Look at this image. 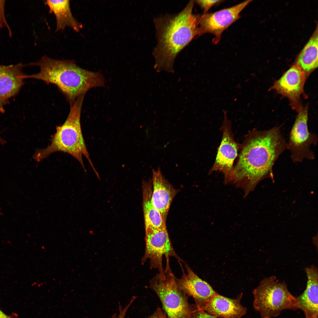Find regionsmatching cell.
Here are the masks:
<instances>
[{"instance_id": "83f0119b", "label": "cell", "mask_w": 318, "mask_h": 318, "mask_svg": "<svg viewBox=\"0 0 318 318\" xmlns=\"http://www.w3.org/2000/svg\"><path fill=\"white\" fill-rule=\"evenodd\" d=\"M1 209H0V214H1Z\"/></svg>"}, {"instance_id": "52a82bcc", "label": "cell", "mask_w": 318, "mask_h": 318, "mask_svg": "<svg viewBox=\"0 0 318 318\" xmlns=\"http://www.w3.org/2000/svg\"><path fill=\"white\" fill-rule=\"evenodd\" d=\"M308 106L302 107L298 113L289 135L286 149L291 153V158L294 163H301L304 160H313L315 155L310 149L312 145H316L317 135L309 131L308 125Z\"/></svg>"}, {"instance_id": "3957f363", "label": "cell", "mask_w": 318, "mask_h": 318, "mask_svg": "<svg viewBox=\"0 0 318 318\" xmlns=\"http://www.w3.org/2000/svg\"><path fill=\"white\" fill-rule=\"evenodd\" d=\"M38 67L39 71L24 78L42 80L56 85L69 102L72 104L79 97L85 95L91 88L105 85L103 75L83 69L72 60H60L44 55L39 60L27 65Z\"/></svg>"}, {"instance_id": "e0dca14e", "label": "cell", "mask_w": 318, "mask_h": 318, "mask_svg": "<svg viewBox=\"0 0 318 318\" xmlns=\"http://www.w3.org/2000/svg\"><path fill=\"white\" fill-rule=\"evenodd\" d=\"M45 3L48 7L49 12L55 16L56 31L63 30L68 27L78 32L82 28V24L75 19L72 13L69 0H48Z\"/></svg>"}, {"instance_id": "8992f818", "label": "cell", "mask_w": 318, "mask_h": 318, "mask_svg": "<svg viewBox=\"0 0 318 318\" xmlns=\"http://www.w3.org/2000/svg\"><path fill=\"white\" fill-rule=\"evenodd\" d=\"M176 277L167 262L166 269L150 282V286L159 298L168 318H192L193 304L179 288Z\"/></svg>"}, {"instance_id": "ac0fdd59", "label": "cell", "mask_w": 318, "mask_h": 318, "mask_svg": "<svg viewBox=\"0 0 318 318\" xmlns=\"http://www.w3.org/2000/svg\"><path fill=\"white\" fill-rule=\"evenodd\" d=\"M142 186L145 227L158 228L166 225L165 222L163 220L160 213L153 203L151 181L143 180Z\"/></svg>"}, {"instance_id": "ba28073f", "label": "cell", "mask_w": 318, "mask_h": 318, "mask_svg": "<svg viewBox=\"0 0 318 318\" xmlns=\"http://www.w3.org/2000/svg\"><path fill=\"white\" fill-rule=\"evenodd\" d=\"M223 120L220 128L222 132L221 142L214 163L209 173L219 171L224 175V182L231 183L233 179L234 161L238 155L240 145L235 140L232 131V125L227 117V111L223 110Z\"/></svg>"}, {"instance_id": "8fae6325", "label": "cell", "mask_w": 318, "mask_h": 318, "mask_svg": "<svg viewBox=\"0 0 318 318\" xmlns=\"http://www.w3.org/2000/svg\"><path fill=\"white\" fill-rule=\"evenodd\" d=\"M307 76L297 64L286 72L271 87L278 93L287 98L292 108L298 112L302 108L300 96Z\"/></svg>"}, {"instance_id": "9c48e42d", "label": "cell", "mask_w": 318, "mask_h": 318, "mask_svg": "<svg viewBox=\"0 0 318 318\" xmlns=\"http://www.w3.org/2000/svg\"><path fill=\"white\" fill-rule=\"evenodd\" d=\"M145 228L146 246L142 262L149 259L151 269H157L161 272L164 271L162 265L163 256L166 260L173 256L180 260L173 249L166 225L158 228L149 226Z\"/></svg>"}, {"instance_id": "cb8c5ba5", "label": "cell", "mask_w": 318, "mask_h": 318, "mask_svg": "<svg viewBox=\"0 0 318 318\" xmlns=\"http://www.w3.org/2000/svg\"><path fill=\"white\" fill-rule=\"evenodd\" d=\"M146 318H167L166 315L160 308H158L151 316Z\"/></svg>"}, {"instance_id": "4316f807", "label": "cell", "mask_w": 318, "mask_h": 318, "mask_svg": "<svg viewBox=\"0 0 318 318\" xmlns=\"http://www.w3.org/2000/svg\"><path fill=\"white\" fill-rule=\"evenodd\" d=\"M0 135L1 133L0 132V143L2 144H4L6 143V142L1 137Z\"/></svg>"}, {"instance_id": "9a60e30c", "label": "cell", "mask_w": 318, "mask_h": 318, "mask_svg": "<svg viewBox=\"0 0 318 318\" xmlns=\"http://www.w3.org/2000/svg\"><path fill=\"white\" fill-rule=\"evenodd\" d=\"M305 271L307 279L306 288L296 297L305 318H318V269L313 265L306 268Z\"/></svg>"}, {"instance_id": "44dd1931", "label": "cell", "mask_w": 318, "mask_h": 318, "mask_svg": "<svg viewBox=\"0 0 318 318\" xmlns=\"http://www.w3.org/2000/svg\"><path fill=\"white\" fill-rule=\"evenodd\" d=\"M5 1L0 0V27H6L9 31V35L12 37V32L8 25L5 17Z\"/></svg>"}, {"instance_id": "d6986e66", "label": "cell", "mask_w": 318, "mask_h": 318, "mask_svg": "<svg viewBox=\"0 0 318 318\" xmlns=\"http://www.w3.org/2000/svg\"><path fill=\"white\" fill-rule=\"evenodd\" d=\"M317 26L306 44L297 58L296 64L308 76L318 67Z\"/></svg>"}, {"instance_id": "30bf717a", "label": "cell", "mask_w": 318, "mask_h": 318, "mask_svg": "<svg viewBox=\"0 0 318 318\" xmlns=\"http://www.w3.org/2000/svg\"><path fill=\"white\" fill-rule=\"evenodd\" d=\"M252 1H246L214 12L199 15L200 36L206 33L211 34L214 36L213 42L217 44L220 40L223 32L240 18L241 12Z\"/></svg>"}, {"instance_id": "6da1fadb", "label": "cell", "mask_w": 318, "mask_h": 318, "mask_svg": "<svg viewBox=\"0 0 318 318\" xmlns=\"http://www.w3.org/2000/svg\"><path fill=\"white\" fill-rule=\"evenodd\" d=\"M286 144L279 127L250 131L240 145L231 183L242 188L246 196L262 180L269 178L274 181L273 166L286 149Z\"/></svg>"}, {"instance_id": "484cf974", "label": "cell", "mask_w": 318, "mask_h": 318, "mask_svg": "<svg viewBox=\"0 0 318 318\" xmlns=\"http://www.w3.org/2000/svg\"><path fill=\"white\" fill-rule=\"evenodd\" d=\"M8 102V100L0 98V112L3 113L4 112V106Z\"/></svg>"}, {"instance_id": "d4e9b609", "label": "cell", "mask_w": 318, "mask_h": 318, "mask_svg": "<svg viewBox=\"0 0 318 318\" xmlns=\"http://www.w3.org/2000/svg\"><path fill=\"white\" fill-rule=\"evenodd\" d=\"M0 318H18V315L15 313L7 315L4 313L0 308Z\"/></svg>"}, {"instance_id": "5bb4252c", "label": "cell", "mask_w": 318, "mask_h": 318, "mask_svg": "<svg viewBox=\"0 0 318 318\" xmlns=\"http://www.w3.org/2000/svg\"><path fill=\"white\" fill-rule=\"evenodd\" d=\"M152 180L153 203L165 222L170 205L177 191L165 178L159 168L156 170H153Z\"/></svg>"}, {"instance_id": "ffe728a7", "label": "cell", "mask_w": 318, "mask_h": 318, "mask_svg": "<svg viewBox=\"0 0 318 318\" xmlns=\"http://www.w3.org/2000/svg\"><path fill=\"white\" fill-rule=\"evenodd\" d=\"M223 0H200L195 1V2L203 10V14L207 13L208 11L213 6L222 3Z\"/></svg>"}, {"instance_id": "7402d4cb", "label": "cell", "mask_w": 318, "mask_h": 318, "mask_svg": "<svg viewBox=\"0 0 318 318\" xmlns=\"http://www.w3.org/2000/svg\"><path fill=\"white\" fill-rule=\"evenodd\" d=\"M192 318H216L206 313L199 309L196 305L193 304L192 313Z\"/></svg>"}, {"instance_id": "2e32d148", "label": "cell", "mask_w": 318, "mask_h": 318, "mask_svg": "<svg viewBox=\"0 0 318 318\" xmlns=\"http://www.w3.org/2000/svg\"><path fill=\"white\" fill-rule=\"evenodd\" d=\"M25 66L21 63L8 66L0 64V98L8 100L19 92L24 85Z\"/></svg>"}, {"instance_id": "7c38bea8", "label": "cell", "mask_w": 318, "mask_h": 318, "mask_svg": "<svg viewBox=\"0 0 318 318\" xmlns=\"http://www.w3.org/2000/svg\"><path fill=\"white\" fill-rule=\"evenodd\" d=\"M186 272L181 277H176V283L181 290L187 296L193 297L196 305L203 310L210 299L218 294L206 281L199 277L187 264Z\"/></svg>"}, {"instance_id": "4fadbf2b", "label": "cell", "mask_w": 318, "mask_h": 318, "mask_svg": "<svg viewBox=\"0 0 318 318\" xmlns=\"http://www.w3.org/2000/svg\"><path fill=\"white\" fill-rule=\"evenodd\" d=\"M242 295L232 299L218 294L210 299L203 310L216 318H241L247 311L241 303Z\"/></svg>"}, {"instance_id": "7a4b0ae2", "label": "cell", "mask_w": 318, "mask_h": 318, "mask_svg": "<svg viewBox=\"0 0 318 318\" xmlns=\"http://www.w3.org/2000/svg\"><path fill=\"white\" fill-rule=\"evenodd\" d=\"M194 0H191L180 11L154 18L157 44L152 54L157 72L174 73V64L179 53L196 37L200 36L199 15L193 13Z\"/></svg>"}, {"instance_id": "5b68a950", "label": "cell", "mask_w": 318, "mask_h": 318, "mask_svg": "<svg viewBox=\"0 0 318 318\" xmlns=\"http://www.w3.org/2000/svg\"><path fill=\"white\" fill-rule=\"evenodd\" d=\"M253 293V307L261 318L276 317L284 310L299 309L296 297L289 291L285 283L274 276L264 278Z\"/></svg>"}, {"instance_id": "277c9868", "label": "cell", "mask_w": 318, "mask_h": 318, "mask_svg": "<svg viewBox=\"0 0 318 318\" xmlns=\"http://www.w3.org/2000/svg\"><path fill=\"white\" fill-rule=\"evenodd\" d=\"M84 97V95L79 97L70 105L69 112L66 120L62 125L56 127V132L52 137L50 144L45 148L36 150L33 158L39 162L55 152L67 153L76 159L86 172L82 159L83 155L99 178L90 158L82 131L80 117Z\"/></svg>"}, {"instance_id": "603a6c76", "label": "cell", "mask_w": 318, "mask_h": 318, "mask_svg": "<svg viewBox=\"0 0 318 318\" xmlns=\"http://www.w3.org/2000/svg\"><path fill=\"white\" fill-rule=\"evenodd\" d=\"M132 302L133 301L131 300L129 303L124 308H122L120 305L119 314L117 315V314H115L112 316V318H125L127 311Z\"/></svg>"}]
</instances>
